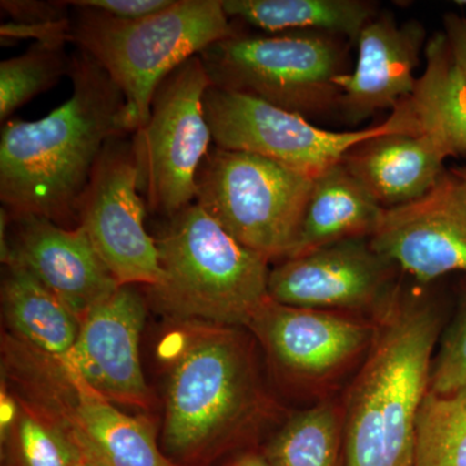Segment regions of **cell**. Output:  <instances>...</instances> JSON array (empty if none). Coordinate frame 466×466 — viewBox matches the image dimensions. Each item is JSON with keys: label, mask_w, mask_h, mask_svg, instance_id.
<instances>
[{"label": "cell", "mask_w": 466, "mask_h": 466, "mask_svg": "<svg viewBox=\"0 0 466 466\" xmlns=\"http://www.w3.org/2000/svg\"><path fill=\"white\" fill-rule=\"evenodd\" d=\"M66 3V5L94 9L121 20H140L170 7L174 0H78Z\"/></svg>", "instance_id": "f1b7e54d"}, {"label": "cell", "mask_w": 466, "mask_h": 466, "mask_svg": "<svg viewBox=\"0 0 466 466\" xmlns=\"http://www.w3.org/2000/svg\"><path fill=\"white\" fill-rule=\"evenodd\" d=\"M14 219L18 223L16 240L3 251V262L27 269L79 320L121 287L82 227L69 229L34 216Z\"/></svg>", "instance_id": "5bb4252c"}, {"label": "cell", "mask_w": 466, "mask_h": 466, "mask_svg": "<svg viewBox=\"0 0 466 466\" xmlns=\"http://www.w3.org/2000/svg\"><path fill=\"white\" fill-rule=\"evenodd\" d=\"M228 17L240 18L267 33L320 32L358 41L376 16L363 0H222Z\"/></svg>", "instance_id": "7402d4cb"}, {"label": "cell", "mask_w": 466, "mask_h": 466, "mask_svg": "<svg viewBox=\"0 0 466 466\" xmlns=\"http://www.w3.org/2000/svg\"><path fill=\"white\" fill-rule=\"evenodd\" d=\"M449 157L433 135L394 131L357 144L342 164L383 208H394L431 191Z\"/></svg>", "instance_id": "e0dca14e"}, {"label": "cell", "mask_w": 466, "mask_h": 466, "mask_svg": "<svg viewBox=\"0 0 466 466\" xmlns=\"http://www.w3.org/2000/svg\"><path fill=\"white\" fill-rule=\"evenodd\" d=\"M2 39H35L39 45L64 46L73 42V24L69 18L51 23H7L0 27Z\"/></svg>", "instance_id": "83f0119b"}, {"label": "cell", "mask_w": 466, "mask_h": 466, "mask_svg": "<svg viewBox=\"0 0 466 466\" xmlns=\"http://www.w3.org/2000/svg\"><path fill=\"white\" fill-rule=\"evenodd\" d=\"M370 244L419 283L466 275V182L444 171L419 200L386 208Z\"/></svg>", "instance_id": "8fae6325"}, {"label": "cell", "mask_w": 466, "mask_h": 466, "mask_svg": "<svg viewBox=\"0 0 466 466\" xmlns=\"http://www.w3.org/2000/svg\"><path fill=\"white\" fill-rule=\"evenodd\" d=\"M208 328L183 346L168 380L165 447L192 458L226 440L251 415L256 376L240 334Z\"/></svg>", "instance_id": "8992f818"}, {"label": "cell", "mask_w": 466, "mask_h": 466, "mask_svg": "<svg viewBox=\"0 0 466 466\" xmlns=\"http://www.w3.org/2000/svg\"><path fill=\"white\" fill-rule=\"evenodd\" d=\"M139 191L133 146L116 137L104 149L79 202V227L116 283L149 288L159 283L162 268L157 244L144 225Z\"/></svg>", "instance_id": "30bf717a"}, {"label": "cell", "mask_w": 466, "mask_h": 466, "mask_svg": "<svg viewBox=\"0 0 466 466\" xmlns=\"http://www.w3.org/2000/svg\"><path fill=\"white\" fill-rule=\"evenodd\" d=\"M452 170L453 173L458 174L459 177H462L466 182V167H453Z\"/></svg>", "instance_id": "836d02e7"}, {"label": "cell", "mask_w": 466, "mask_h": 466, "mask_svg": "<svg viewBox=\"0 0 466 466\" xmlns=\"http://www.w3.org/2000/svg\"><path fill=\"white\" fill-rule=\"evenodd\" d=\"M249 328L279 366L308 379L329 375L372 343L370 325L325 309L267 299Z\"/></svg>", "instance_id": "2e32d148"}, {"label": "cell", "mask_w": 466, "mask_h": 466, "mask_svg": "<svg viewBox=\"0 0 466 466\" xmlns=\"http://www.w3.org/2000/svg\"><path fill=\"white\" fill-rule=\"evenodd\" d=\"M385 210L341 162L314 179L296 244L287 259L334 242L370 238Z\"/></svg>", "instance_id": "ac0fdd59"}, {"label": "cell", "mask_w": 466, "mask_h": 466, "mask_svg": "<svg viewBox=\"0 0 466 466\" xmlns=\"http://www.w3.org/2000/svg\"><path fill=\"white\" fill-rule=\"evenodd\" d=\"M3 306L12 329L43 354L63 361L75 349L81 320L16 263L7 265Z\"/></svg>", "instance_id": "44dd1931"}, {"label": "cell", "mask_w": 466, "mask_h": 466, "mask_svg": "<svg viewBox=\"0 0 466 466\" xmlns=\"http://www.w3.org/2000/svg\"><path fill=\"white\" fill-rule=\"evenodd\" d=\"M66 2H32V0H3L2 8L11 15L14 23H51L67 18Z\"/></svg>", "instance_id": "f546056e"}, {"label": "cell", "mask_w": 466, "mask_h": 466, "mask_svg": "<svg viewBox=\"0 0 466 466\" xmlns=\"http://www.w3.org/2000/svg\"><path fill=\"white\" fill-rule=\"evenodd\" d=\"M345 38L320 32L232 34L200 56L211 85L306 116L337 110Z\"/></svg>", "instance_id": "5b68a950"}, {"label": "cell", "mask_w": 466, "mask_h": 466, "mask_svg": "<svg viewBox=\"0 0 466 466\" xmlns=\"http://www.w3.org/2000/svg\"><path fill=\"white\" fill-rule=\"evenodd\" d=\"M84 450L75 435L47 420L23 412L15 429V466H78Z\"/></svg>", "instance_id": "484cf974"}, {"label": "cell", "mask_w": 466, "mask_h": 466, "mask_svg": "<svg viewBox=\"0 0 466 466\" xmlns=\"http://www.w3.org/2000/svg\"><path fill=\"white\" fill-rule=\"evenodd\" d=\"M443 26L453 60L466 78V17L447 14L443 17Z\"/></svg>", "instance_id": "4dcf8cb0"}, {"label": "cell", "mask_w": 466, "mask_h": 466, "mask_svg": "<svg viewBox=\"0 0 466 466\" xmlns=\"http://www.w3.org/2000/svg\"><path fill=\"white\" fill-rule=\"evenodd\" d=\"M76 8L81 12L73 24V42L121 90L128 133L148 122L153 96L173 70L236 33L222 0H174L170 7L140 20Z\"/></svg>", "instance_id": "277c9868"}, {"label": "cell", "mask_w": 466, "mask_h": 466, "mask_svg": "<svg viewBox=\"0 0 466 466\" xmlns=\"http://www.w3.org/2000/svg\"><path fill=\"white\" fill-rule=\"evenodd\" d=\"M204 106L218 148L262 156L309 179L341 164L359 143L394 131L422 133L410 99L395 106L382 124L358 131L324 130L306 116L213 85Z\"/></svg>", "instance_id": "ba28073f"}, {"label": "cell", "mask_w": 466, "mask_h": 466, "mask_svg": "<svg viewBox=\"0 0 466 466\" xmlns=\"http://www.w3.org/2000/svg\"><path fill=\"white\" fill-rule=\"evenodd\" d=\"M456 5H466V0H458V2H456Z\"/></svg>", "instance_id": "e575fe53"}, {"label": "cell", "mask_w": 466, "mask_h": 466, "mask_svg": "<svg viewBox=\"0 0 466 466\" xmlns=\"http://www.w3.org/2000/svg\"><path fill=\"white\" fill-rule=\"evenodd\" d=\"M78 466H99V464H97V462L95 461V459L92 458L90 453L86 452V451L84 450V456H82L81 462H79Z\"/></svg>", "instance_id": "d6a6232c"}, {"label": "cell", "mask_w": 466, "mask_h": 466, "mask_svg": "<svg viewBox=\"0 0 466 466\" xmlns=\"http://www.w3.org/2000/svg\"><path fill=\"white\" fill-rule=\"evenodd\" d=\"M339 447V419L323 403L290 419L269 441L265 459L271 466H336Z\"/></svg>", "instance_id": "603a6c76"}, {"label": "cell", "mask_w": 466, "mask_h": 466, "mask_svg": "<svg viewBox=\"0 0 466 466\" xmlns=\"http://www.w3.org/2000/svg\"><path fill=\"white\" fill-rule=\"evenodd\" d=\"M346 412V466H416V426L429 391L440 318L389 290Z\"/></svg>", "instance_id": "7a4b0ae2"}, {"label": "cell", "mask_w": 466, "mask_h": 466, "mask_svg": "<svg viewBox=\"0 0 466 466\" xmlns=\"http://www.w3.org/2000/svg\"><path fill=\"white\" fill-rule=\"evenodd\" d=\"M394 267L372 249L370 238L334 242L272 269L268 297L325 311L368 308L385 299Z\"/></svg>", "instance_id": "4fadbf2b"}, {"label": "cell", "mask_w": 466, "mask_h": 466, "mask_svg": "<svg viewBox=\"0 0 466 466\" xmlns=\"http://www.w3.org/2000/svg\"><path fill=\"white\" fill-rule=\"evenodd\" d=\"M425 41V27L416 20L398 24L391 15H381L364 26L354 72L336 79L341 88L337 112L348 124H360L412 96Z\"/></svg>", "instance_id": "9a60e30c"}, {"label": "cell", "mask_w": 466, "mask_h": 466, "mask_svg": "<svg viewBox=\"0 0 466 466\" xmlns=\"http://www.w3.org/2000/svg\"><path fill=\"white\" fill-rule=\"evenodd\" d=\"M64 46L34 45L20 56L0 64V119L5 122L12 113L56 84L69 73L70 61Z\"/></svg>", "instance_id": "d4e9b609"}, {"label": "cell", "mask_w": 466, "mask_h": 466, "mask_svg": "<svg viewBox=\"0 0 466 466\" xmlns=\"http://www.w3.org/2000/svg\"><path fill=\"white\" fill-rule=\"evenodd\" d=\"M466 389V293L455 319L443 334L433 361L429 391L452 395Z\"/></svg>", "instance_id": "4316f807"}, {"label": "cell", "mask_w": 466, "mask_h": 466, "mask_svg": "<svg viewBox=\"0 0 466 466\" xmlns=\"http://www.w3.org/2000/svg\"><path fill=\"white\" fill-rule=\"evenodd\" d=\"M144 320L143 297L121 285L82 319L75 349L63 360L69 375L109 401L148 403L139 355Z\"/></svg>", "instance_id": "7c38bea8"}, {"label": "cell", "mask_w": 466, "mask_h": 466, "mask_svg": "<svg viewBox=\"0 0 466 466\" xmlns=\"http://www.w3.org/2000/svg\"><path fill=\"white\" fill-rule=\"evenodd\" d=\"M416 466H466V389L425 395L417 419Z\"/></svg>", "instance_id": "cb8c5ba5"}, {"label": "cell", "mask_w": 466, "mask_h": 466, "mask_svg": "<svg viewBox=\"0 0 466 466\" xmlns=\"http://www.w3.org/2000/svg\"><path fill=\"white\" fill-rule=\"evenodd\" d=\"M196 184L195 202L236 241L268 262L289 257L314 179L262 156L214 146Z\"/></svg>", "instance_id": "52a82bcc"}, {"label": "cell", "mask_w": 466, "mask_h": 466, "mask_svg": "<svg viewBox=\"0 0 466 466\" xmlns=\"http://www.w3.org/2000/svg\"><path fill=\"white\" fill-rule=\"evenodd\" d=\"M72 96L36 121L12 119L0 137V200L14 218L64 223L112 140L128 133L125 97L86 52L70 60Z\"/></svg>", "instance_id": "6da1fadb"}, {"label": "cell", "mask_w": 466, "mask_h": 466, "mask_svg": "<svg viewBox=\"0 0 466 466\" xmlns=\"http://www.w3.org/2000/svg\"><path fill=\"white\" fill-rule=\"evenodd\" d=\"M162 278L149 294L173 317L249 327L268 297V260L248 249L198 204L170 218L156 240Z\"/></svg>", "instance_id": "3957f363"}, {"label": "cell", "mask_w": 466, "mask_h": 466, "mask_svg": "<svg viewBox=\"0 0 466 466\" xmlns=\"http://www.w3.org/2000/svg\"><path fill=\"white\" fill-rule=\"evenodd\" d=\"M211 81L200 56L159 84L148 122L135 131L139 189L153 213L173 218L196 201L198 170L213 143L204 99Z\"/></svg>", "instance_id": "9c48e42d"}, {"label": "cell", "mask_w": 466, "mask_h": 466, "mask_svg": "<svg viewBox=\"0 0 466 466\" xmlns=\"http://www.w3.org/2000/svg\"><path fill=\"white\" fill-rule=\"evenodd\" d=\"M424 73L410 97L422 131L433 135L450 157H466V78L443 33L426 42Z\"/></svg>", "instance_id": "ffe728a7"}, {"label": "cell", "mask_w": 466, "mask_h": 466, "mask_svg": "<svg viewBox=\"0 0 466 466\" xmlns=\"http://www.w3.org/2000/svg\"><path fill=\"white\" fill-rule=\"evenodd\" d=\"M233 466H271L267 462L265 458L259 455H254V453H247L242 455L240 458L236 460Z\"/></svg>", "instance_id": "1f68e13d"}, {"label": "cell", "mask_w": 466, "mask_h": 466, "mask_svg": "<svg viewBox=\"0 0 466 466\" xmlns=\"http://www.w3.org/2000/svg\"><path fill=\"white\" fill-rule=\"evenodd\" d=\"M76 398L73 431L79 446L100 466H174L159 451L155 431L143 420L126 415L112 401L70 376Z\"/></svg>", "instance_id": "d6986e66"}, {"label": "cell", "mask_w": 466, "mask_h": 466, "mask_svg": "<svg viewBox=\"0 0 466 466\" xmlns=\"http://www.w3.org/2000/svg\"><path fill=\"white\" fill-rule=\"evenodd\" d=\"M95 461H96V460H95ZM100 466V465H99Z\"/></svg>", "instance_id": "d590c367"}]
</instances>
